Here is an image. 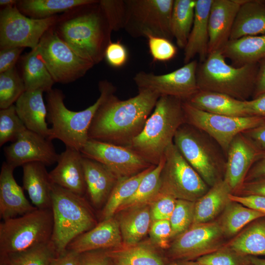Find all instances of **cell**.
Instances as JSON below:
<instances>
[{"instance_id":"6da1fadb","label":"cell","mask_w":265,"mask_h":265,"mask_svg":"<svg viewBox=\"0 0 265 265\" xmlns=\"http://www.w3.org/2000/svg\"><path fill=\"white\" fill-rule=\"evenodd\" d=\"M160 97L148 90L120 100L109 95L96 112L89 127V139L128 147L142 131Z\"/></svg>"},{"instance_id":"7a4b0ae2","label":"cell","mask_w":265,"mask_h":265,"mask_svg":"<svg viewBox=\"0 0 265 265\" xmlns=\"http://www.w3.org/2000/svg\"><path fill=\"white\" fill-rule=\"evenodd\" d=\"M99 0L81 5L58 16L53 26L76 53L96 65L105 58L112 31Z\"/></svg>"},{"instance_id":"3957f363","label":"cell","mask_w":265,"mask_h":265,"mask_svg":"<svg viewBox=\"0 0 265 265\" xmlns=\"http://www.w3.org/2000/svg\"><path fill=\"white\" fill-rule=\"evenodd\" d=\"M183 102L175 97L160 96L142 131L128 147L151 165H158L177 131L185 123Z\"/></svg>"},{"instance_id":"277c9868","label":"cell","mask_w":265,"mask_h":265,"mask_svg":"<svg viewBox=\"0 0 265 265\" xmlns=\"http://www.w3.org/2000/svg\"><path fill=\"white\" fill-rule=\"evenodd\" d=\"M100 95L91 106L81 111L69 109L65 105V95L56 88L47 93V119L52 125L51 140L57 139L66 146L78 151L88 140V132L98 108L106 99L116 91L106 80L99 83Z\"/></svg>"},{"instance_id":"5b68a950","label":"cell","mask_w":265,"mask_h":265,"mask_svg":"<svg viewBox=\"0 0 265 265\" xmlns=\"http://www.w3.org/2000/svg\"><path fill=\"white\" fill-rule=\"evenodd\" d=\"M221 51L208 54L198 65L196 79L199 90L223 93L245 101L253 95L259 64L239 67L228 64Z\"/></svg>"},{"instance_id":"8992f818","label":"cell","mask_w":265,"mask_h":265,"mask_svg":"<svg viewBox=\"0 0 265 265\" xmlns=\"http://www.w3.org/2000/svg\"><path fill=\"white\" fill-rule=\"evenodd\" d=\"M52 200L51 241L57 255L63 253L75 238L97 224L84 196L53 184Z\"/></svg>"},{"instance_id":"52a82bcc","label":"cell","mask_w":265,"mask_h":265,"mask_svg":"<svg viewBox=\"0 0 265 265\" xmlns=\"http://www.w3.org/2000/svg\"><path fill=\"white\" fill-rule=\"evenodd\" d=\"M52 209H38L0 223V254L23 251L51 240Z\"/></svg>"},{"instance_id":"ba28073f","label":"cell","mask_w":265,"mask_h":265,"mask_svg":"<svg viewBox=\"0 0 265 265\" xmlns=\"http://www.w3.org/2000/svg\"><path fill=\"white\" fill-rule=\"evenodd\" d=\"M173 143L209 186L221 179L219 173L225 171V160L204 132L185 123L177 131Z\"/></svg>"},{"instance_id":"9c48e42d","label":"cell","mask_w":265,"mask_h":265,"mask_svg":"<svg viewBox=\"0 0 265 265\" xmlns=\"http://www.w3.org/2000/svg\"><path fill=\"white\" fill-rule=\"evenodd\" d=\"M164 156L159 194L195 202L208 191L209 186L185 159L173 142L167 147Z\"/></svg>"},{"instance_id":"30bf717a","label":"cell","mask_w":265,"mask_h":265,"mask_svg":"<svg viewBox=\"0 0 265 265\" xmlns=\"http://www.w3.org/2000/svg\"><path fill=\"white\" fill-rule=\"evenodd\" d=\"M124 29L135 38L148 36L171 40V20L174 0H125Z\"/></svg>"},{"instance_id":"8fae6325","label":"cell","mask_w":265,"mask_h":265,"mask_svg":"<svg viewBox=\"0 0 265 265\" xmlns=\"http://www.w3.org/2000/svg\"><path fill=\"white\" fill-rule=\"evenodd\" d=\"M36 48L55 82H73L94 65L63 41L53 26L44 33Z\"/></svg>"},{"instance_id":"7c38bea8","label":"cell","mask_w":265,"mask_h":265,"mask_svg":"<svg viewBox=\"0 0 265 265\" xmlns=\"http://www.w3.org/2000/svg\"><path fill=\"white\" fill-rule=\"evenodd\" d=\"M185 123L204 132L226 154L233 139L240 133L262 123L264 117H235L215 114L199 109L183 101Z\"/></svg>"},{"instance_id":"4fadbf2b","label":"cell","mask_w":265,"mask_h":265,"mask_svg":"<svg viewBox=\"0 0 265 265\" xmlns=\"http://www.w3.org/2000/svg\"><path fill=\"white\" fill-rule=\"evenodd\" d=\"M58 15L33 19L13 6L0 10V50L12 48H37L44 33L54 26Z\"/></svg>"},{"instance_id":"5bb4252c","label":"cell","mask_w":265,"mask_h":265,"mask_svg":"<svg viewBox=\"0 0 265 265\" xmlns=\"http://www.w3.org/2000/svg\"><path fill=\"white\" fill-rule=\"evenodd\" d=\"M198 65L197 60H194L165 74L140 71L133 80L138 90H148L159 97L171 96L186 101L199 91L196 79Z\"/></svg>"},{"instance_id":"9a60e30c","label":"cell","mask_w":265,"mask_h":265,"mask_svg":"<svg viewBox=\"0 0 265 265\" xmlns=\"http://www.w3.org/2000/svg\"><path fill=\"white\" fill-rule=\"evenodd\" d=\"M80 152L83 157L105 165L118 180L132 177L154 166L129 147L91 139H88Z\"/></svg>"},{"instance_id":"2e32d148","label":"cell","mask_w":265,"mask_h":265,"mask_svg":"<svg viewBox=\"0 0 265 265\" xmlns=\"http://www.w3.org/2000/svg\"><path fill=\"white\" fill-rule=\"evenodd\" d=\"M224 234L219 222L193 224L175 238L169 247L175 260H192L221 247Z\"/></svg>"},{"instance_id":"e0dca14e","label":"cell","mask_w":265,"mask_h":265,"mask_svg":"<svg viewBox=\"0 0 265 265\" xmlns=\"http://www.w3.org/2000/svg\"><path fill=\"white\" fill-rule=\"evenodd\" d=\"M6 162L15 168L38 162L51 165L57 162L59 154L52 140L26 129L4 149Z\"/></svg>"},{"instance_id":"ac0fdd59","label":"cell","mask_w":265,"mask_h":265,"mask_svg":"<svg viewBox=\"0 0 265 265\" xmlns=\"http://www.w3.org/2000/svg\"><path fill=\"white\" fill-rule=\"evenodd\" d=\"M265 154L242 132L235 136L226 154L223 178L233 192L243 184L251 168Z\"/></svg>"},{"instance_id":"d6986e66","label":"cell","mask_w":265,"mask_h":265,"mask_svg":"<svg viewBox=\"0 0 265 265\" xmlns=\"http://www.w3.org/2000/svg\"><path fill=\"white\" fill-rule=\"evenodd\" d=\"M244 0H213L209 16V51H222L230 40L237 13Z\"/></svg>"},{"instance_id":"ffe728a7","label":"cell","mask_w":265,"mask_h":265,"mask_svg":"<svg viewBox=\"0 0 265 265\" xmlns=\"http://www.w3.org/2000/svg\"><path fill=\"white\" fill-rule=\"evenodd\" d=\"M123 246L118 221L114 216L102 220L90 230L75 238L67 249L80 254Z\"/></svg>"},{"instance_id":"44dd1931","label":"cell","mask_w":265,"mask_h":265,"mask_svg":"<svg viewBox=\"0 0 265 265\" xmlns=\"http://www.w3.org/2000/svg\"><path fill=\"white\" fill-rule=\"evenodd\" d=\"M83 156L80 151L66 147L59 154L57 165L49 172L52 183L80 196L86 193Z\"/></svg>"},{"instance_id":"7402d4cb","label":"cell","mask_w":265,"mask_h":265,"mask_svg":"<svg viewBox=\"0 0 265 265\" xmlns=\"http://www.w3.org/2000/svg\"><path fill=\"white\" fill-rule=\"evenodd\" d=\"M15 168L6 161L2 164L0 173V216L3 220L15 218L37 208L27 200L23 188L17 183L13 172Z\"/></svg>"},{"instance_id":"603a6c76","label":"cell","mask_w":265,"mask_h":265,"mask_svg":"<svg viewBox=\"0 0 265 265\" xmlns=\"http://www.w3.org/2000/svg\"><path fill=\"white\" fill-rule=\"evenodd\" d=\"M40 90L26 91L15 103L17 113L26 128L51 140L46 122L48 110Z\"/></svg>"},{"instance_id":"cb8c5ba5","label":"cell","mask_w":265,"mask_h":265,"mask_svg":"<svg viewBox=\"0 0 265 265\" xmlns=\"http://www.w3.org/2000/svg\"><path fill=\"white\" fill-rule=\"evenodd\" d=\"M213 0H196L194 21L186 46L184 62L187 64L198 55L200 63L208 56L209 16Z\"/></svg>"},{"instance_id":"d4e9b609","label":"cell","mask_w":265,"mask_h":265,"mask_svg":"<svg viewBox=\"0 0 265 265\" xmlns=\"http://www.w3.org/2000/svg\"><path fill=\"white\" fill-rule=\"evenodd\" d=\"M86 193L96 207L106 204L112 189L118 181L115 175L105 165L83 157Z\"/></svg>"},{"instance_id":"484cf974","label":"cell","mask_w":265,"mask_h":265,"mask_svg":"<svg viewBox=\"0 0 265 265\" xmlns=\"http://www.w3.org/2000/svg\"><path fill=\"white\" fill-rule=\"evenodd\" d=\"M23 187L32 204L38 209H52L53 184L44 164L34 162L22 166Z\"/></svg>"},{"instance_id":"4316f807","label":"cell","mask_w":265,"mask_h":265,"mask_svg":"<svg viewBox=\"0 0 265 265\" xmlns=\"http://www.w3.org/2000/svg\"><path fill=\"white\" fill-rule=\"evenodd\" d=\"M264 34H265V0H244L237 13L230 40Z\"/></svg>"},{"instance_id":"83f0119b","label":"cell","mask_w":265,"mask_h":265,"mask_svg":"<svg viewBox=\"0 0 265 265\" xmlns=\"http://www.w3.org/2000/svg\"><path fill=\"white\" fill-rule=\"evenodd\" d=\"M185 101L199 109L211 113L235 117L249 116L245 101L221 93L199 90Z\"/></svg>"},{"instance_id":"f1b7e54d","label":"cell","mask_w":265,"mask_h":265,"mask_svg":"<svg viewBox=\"0 0 265 265\" xmlns=\"http://www.w3.org/2000/svg\"><path fill=\"white\" fill-rule=\"evenodd\" d=\"M232 192L223 179L217 181L204 195L195 202L192 224L211 221L223 212L231 201L229 195Z\"/></svg>"},{"instance_id":"f546056e","label":"cell","mask_w":265,"mask_h":265,"mask_svg":"<svg viewBox=\"0 0 265 265\" xmlns=\"http://www.w3.org/2000/svg\"><path fill=\"white\" fill-rule=\"evenodd\" d=\"M222 53L235 67L259 64L265 60V34L230 40Z\"/></svg>"},{"instance_id":"4dcf8cb0","label":"cell","mask_w":265,"mask_h":265,"mask_svg":"<svg viewBox=\"0 0 265 265\" xmlns=\"http://www.w3.org/2000/svg\"><path fill=\"white\" fill-rule=\"evenodd\" d=\"M117 218L123 246L135 245L147 234L152 223L150 205L128 209Z\"/></svg>"},{"instance_id":"1f68e13d","label":"cell","mask_w":265,"mask_h":265,"mask_svg":"<svg viewBox=\"0 0 265 265\" xmlns=\"http://www.w3.org/2000/svg\"><path fill=\"white\" fill-rule=\"evenodd\" d=\"M21 76L26 91H50L55 83L37 48L25 54L21 61Z\"/></svg>"},{"instance_id":"d6a6232c","label":"cell","mask_w":265,"mask_h":265,"mask_svg":"<svg viewBox=\"0 0 265 265\" xmlns=\"http://www.w3.org/2000/svg\"><path fill=\"white\" fill-rule=\"evenodd\" d=\"M96 0H18L16 7L25 15L33 19L50 18Z\"/></svg>"},{"instance_id":"836d02e7","label":"cell","mask_w":265,"mask_h":265,"mask_svg":"<svg viewBox=\"0 0 265 265\" xmlns=\"http://www.w3.org/2000/svg\"><path fill=\"white\" fill-rule=\"evenodd\" d=\"M112 262L117 265H166L160 255L148 243L107 249Z\"/></svg>"},{"instance_id":"e575fe53","label":"cell","mask_w":265,"mask_h":265,"mask_svg":"<svg viewBox=\"0 0 265 265\" xmlns=\"http://www.w3.org/2000/svg\"><path fill=\"white\" fill-rule=\"evenodd\" d=\"M196 0H174L171 30L179 47L185 49L192 27Z\"/></svg>"},{"instance_id":"d590c367","label":"cell","mask_w":265,"mask_h":265,"mask_svg":"<svg viewBox=\"0 0 265 265\" xmlns=\"http://www.w3.org/2000/svg\"><path fill=\"white\" fill-rule=\"evenodd\" d=\"M164 159L163 156L159 163L143 178L134 194L120 206L116 213L149 204L159 194L160 175Z\"/></svg>"},{"instance_id":"8d00e7d4","label":"cell","mask_w":265,"mask_h":265,"mask_svg":"<svg viewBox=\"0 0 265 265\" xmlns=\"http://www.w3.org/2000/svg\"><path fill=\"white\" fill-rule=\"evenodd\" d=\"M155 166H152L132 177L118 180L102 210V220L114 216L120 206L134 194L143 178Z\"/></svg>"},{"instance_id":"74e56055","label":"cell","mask_w":265,"mask_h":265,"mask_svg":"<svg viewBox=\"0 0 265 265\" xmlns=\"http://www.w3.org/2000/svg\"><path fill=\"white\" fill-rule=\"evenodd\" d=\"M245 256H265V222L253 224L237 236L228 245Z\"/></svg>"},{"instance_id":"f35d334b","label":"cell","mask_w":265,"mask_h":265,"mask_svg":"<svg viewBox=\"0 0 265 265\" xmlns=\"http://www.w3.org/2000/svg\"><path fill=\"white\" fill-rule=\"evenodd\" d=\"M56 255L51 240L23 251L0 254V265H49Z\"/></svg>"},{"instance_id":"ab89813d","label":"cell","mask_w":265,"mask_h":265,"mask_svg":"<svg viewBox=\"0 0 265 265\" xmlns=\"http://www.w3.org/2000/svg\"><path fill=\"white\" fill-rule=\"evenodd\" d=\"M219 222L224 235L232 236L255 220L265 216L263 213L231 201L223 211Z\"/></svg>"},{"instance_id":"60d3db41","label":"cell","mask_w":265,"mask_h":265,"mask_svg":"<svg viewBox=\"0 0 265 265\" xmlns=\"http://www.w3.org/2000/svg\"><path fill=\"white\" fill-rule=\"evenodd\" d=\"M26 91L23 80L16 67L0 73V109L14 105Z\"/></svg>"},{"instance_id":"b9f144b4","label":"cell","mask_w":265,"mask_h":265,"mask_svg":"<svg viewBox=\"0 0 265 265\" xmlns=\"http://www.w3.org/2000/svg\"><path fill=\"white\" fill-rule=\"evenodd\" d=\"M27 129L19 117L15 105L0 110V146L15 141Z\"/></svg>"},{"instance_id":"7bdbcfd3","label":"cell","mask_w":265,"mask_h":265,"mask_svg":"<svg viewBox=\"0 0 265 265\" xmlns=\"http://www.w3.org/2000/svg\"><path fill=\"white\" fill-rule=\"evenodd\" d=\"M195 210V202L177 199L176 205L169 219L171 238H176L192 224Z\"/></svg>"},{"instance_id":"ee69618b","label":"cell","mask_w":265,"mask_h":265,"mask_svg":"<svg viewBox=\"0 0 265 265\" xmlns=\"http://www.w3.org/2000/svg\"><path fill=\"white\" fill-rule=\"evenodd\" d=\"M203 265H250L249 256L242 255L228 246L199 257L196 260Z\"/></svg>"},{"instance_id":"f6af8a7d","label":"cell","mask_w":265,"mask_h":265,"mask_svg":"<svg viewBox=\"0 0 265 265\" xmlns=\"http://www.w3.org/2000/svg\"><path fill=\"white\" fill-rule=\"evenodd\" d=\"M99 3L111 31L124 28L126 16L125 0H101Z\"/></svg>"},{"instance_id":"bcb514c9","label":"cell","mask_w":265,"mask_h":265,"mask_svg":"<svg viewBox=\"0 0 265 265\" xmlns=\"http://www.w3.org/2000/svg\"><path fill=\"white\" fill-rule=\"evenodd\" d=\"M147 38L149 52L155 61H169L176 55L177 48L171 40L151 35Z\"/></svg>"},{"instance_id":"7dc6e473","label":"cell","mask_w":265,"mask_h":265,"mask_svg":"<svg viewBox=\"0 0 265 265\" xmlns=\"http://www.w3.org/2000/svg\"><path fill=\"white\" fill-rule=\"evenodd\" d=\"M176 200L170 195L159 194L149 204L152 222L169 220L175 209Z\"/></svg>"},{"instance_id":"c3c4849f","label":"cell","mask_w":265,"mask_h":265,"mask_svg":"<svg viewBox=\"0 0 265 265\" xmlns=\"http://www.w3.org/2000/svg\"><path fill=\"white\" fill-rule=\"evenodd\" d=\"M149 234L153 242L161 248L169 246L172 229L169 220H159L152 222Z\"/></svg>"},{"instance_id":"681fc988","label":"cell","mask_w":265,"mask_h":265,"mask_svg":"<svg viewBox=\"0 0 265 265\" xmlns=\"http://www.w3.org/2000/svg\"><path fill=\"white\" fill-rule=\"evenodd\" d=\"M105 58L111 67H121L126 64L128 58L127 49L119 41L111 42L106 49Z\"/></svg>"},{"instance_id":"f907efd6","label":"cell","mask_w":265,"mask_h":265,"mask_svg":"<svg viewBox=\"0 0 265 265\" xmlns=\"http://www.w3.org/2000/svg\"><path fill=\"white\" fill-rule=\"evenodd\" d=\"M106 250H96L80 254V265H112Z\"/></svg>"},{"instance_id":"816d5d0a","label":"cell","mask_w":265,"mask_h":265,"mask_svg":"<svg viewBox=\"0 0 265 265\" xmlns=\"http://www.w3.org/2000/svg\"><path fill=\"white\" fill-rule=\"evenodd\" d=\"M24 49L22 47H12L0 50V73L16 67Z\"/></svg>"},{"instance_id":"f5cc1de1","label":"cell","mask_w":265,"mask_h":265,"mask_svg":"<svg viewBox=\"0 0 265 265\" xmlns=\"http://www.w3.org/2000/svg\"><path fill=\"white\" fill-rule=\"evenodd\" d=\"M231 201L236 202L265 215V197L257 195H238L231 193Z\"/></svg>"},{"instance_id":"db71d44e","label":"cell","mask_w":265,"mask_h":265,"mask_svg":"<svg viewBox=\"0 0 265 265\" xmlns=\"http://www.w3.org/2000/svg\"><path fill=\"white\" fill-rule=\"evenodd\" d=\"M236 192L238 195H257L265 197V177L245 182Z\"/></svg>"},{"instance_id":"11a10c76","label":"cell","mask_w":265,"mask_h":265,"mask_svg":"<svg viewBox=\"0 0 265 265\" xmlns=\"http://www.w3.org/2000/svg\"><path fill=\"white\" fill-rule=\"evenodd\" d=\"M259 149L265 152V118L259 126L242 132Z\"/></svg>"},{"instance_id":"9f6ffc18","label":"cell","mask_w":265,"mask_h":265,"mask_svg":"<svg viewBox=\"0 0 265 265\" xmlns=\"http://www.w3.org/2000/svg\"><path fill=\"white\" fill-rule=\"evenodd\" d=\"M245 105L249 116L265 118V93L251 100H245Z\"/></svg>"},{"instance_id":"6f0895ef","label":"cell","mask_w":265,"mask_h":265,"mask_svg":"<svg viewBox=\"0 0 265 265\" xmlns=\"http://www.w3.org/2000/svg\"><path fill=\"white\" fill-rule=\"evenodd\" d=\"M80 254L66 249L53 258L49 265H80Z\"/></svg>"},{"instance_id":"680465c9","label":"cell","mask_w":265,"mask_h":265,"mask_svg":"<svg viewBox=\"0 0 265 265\" xmlns=\"http://www.w3.org/2000/svg\"><path fill=\"white\" fill-rule=\"evenodd\" d=\"M265 93V60L259 63L253 99Z\"/></svg>"},{"instance_id":"91938a15","label":"cell","mask_w":265,"mask_h":265,"mask_svg":"<svg viewBox=\"0 0 265 265\" xmlns=\"http://www.w3.org/2000/svg\"><path fill=\"white\" fill-rule=\"evenodd\" d=\"M264 177H265V154L251 168L246 177L245 182Z\"/></svg>"},{"instance_id":"94428289","label":"cell","mask_w":265,"mask_h":265,"mask_svg":"<svg viewBox=\"0 0 265 265\" xmlns=\"http://www.w3.org/2000/svg\"><path fill=\"white\" fill-rule=\"evenodd\" d=\"M167 265H203L197 261L192 260H175Z\"/></svg>"},{"instance_id":"6125c7cd","label":"cell","mask_w":265,"mask_h":265,"mask_svg":"<svg viewBox=\"0 0 265 265\" xmlns=\"http://www.w3.org/2000/svg\"><path fill=\"white\" fill-rule=\"evenodd\" d=\"M249 260L252 265H265V259H262L256 256H249Z\"/></svg>"},{"instance_id":"be15d7a7","label":"cell","mask_w":265,"mask_h":265,"mask_svg":"<svg viewBox=\"0 0 265 265\" xmlns=\"http://www.w3.org/2000/svg\"><path fill=\"white\" fill-rule=\"evenodd\" d=\"M17 0H0V6L1 9L13 6L16 5Z\"/></svg>"},{"instance_id":"e7e4bbea","label":"cell","mask_w":265,"mask_h":265,"mask_svg":"<svg viewBox=\"0 0 265 265\" xmlns=\"http://www.w3.org/2000/svg\"><path fill=\"white\" fill-rule=\"evenodd\" d=\"M112 265H116V264H115L114 263H113Z\"/></svg>"},{"instance_id":"03108f58","label":"cell","mask_w":265,"mask_h":265,"mask_svg":"<svg viewBox=\"0 0 265 265\" xmlns=\"http://www.w3.org/2000/svg\"><path fill=\"white\" fill-rule=\"evenodd\" d=\"M252 265L251 264V265Z\"/></svg>"}]
</instances>
